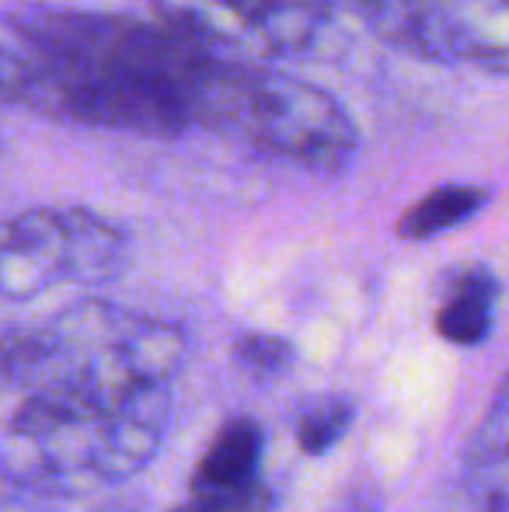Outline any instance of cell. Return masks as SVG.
I'll return each instance as SVG.
<instances>
[{"label": "cell", "instance_id": "1", "mask_svg": "<svg viewBox=\"0 0 509 512\" xmlns=\"http://www.w3.org/2000/svg\"><path fill=\"white\" fill-rule=\"evenodd\" d=\"M14 28L18 102L136 136L217 126L234 60L175 28L116 14H39Z\"/></svg>", "mask_w": 509, "mask_h": 512}, {"label": "cell", "instance_id": "2", "mask_svg": "<svg viewBox=\"0 0 509 512\" xmlns=\"http://www.w3.org/2000/svg\"><path fill=\"white\" fill-rule=\"evenodd\" d=\"M171 405L175 387H147L129 398L25 394L0 425V478L46 499H81L119 485L154 460Z\"/></svg>", "mask_w": 509, "mask_h": 512}, {"label": "cell", "instance_id": "3", "mask_svg": "<svg viewBox=\"0 0 509 512\" xmlns=\"http://www.w3.org/2000/svg\"><path fill=\"white\" fill-rule=\"evenodd\" d=\"M189 338L175 321L109 300H81L28 328L0 331V377L35 391L129 398L175 387Z\"/></svg>", "mask_w": 509, "mask_h": 512}, {"label": "cell", "instance_id": "4", "mask_svg": "<svg viewBox=\"0 0 509 512\" xmlns=\"http://www.w3.org/2000/svg\"><path fill=\"white\" fill-rule=\"evenodd\" d=\"M213 129H234L262 154L318 175L346 171L360 150V129L335 95L238 60L220 95Z\"/></svg>", "mask_w": 509, "mask_h": 512}, {"label": "cell", "instance_id": "5", "mask_svg": "<svg viewBox=\"0 0 509 512\" xmlns=\"http://www.w3.org/2000/svg\"><path fill=\"white\" fill-rule=\"evenodd\" d=\"M129 237L81 206H39L0 220V300H35L63 283L102 286L129 265Z\"/></svg>", "mask_w": 509, "mask_h": 512}, {"label": "cell", "instance_id": "6", "mask_svg": "<svg viewBox=\"0 0 509 512\" xmlns=\"http://www.w3.org/2000/svg\"><path fill=\"white\" fill-rule=\"evenodd\" d=\"M164 25L206 49L248 46L269 56H297L321 39L328 0H154Z\"/></svg>", "mask_w": 509, "mask_h": 512}, {"label": "cell", "instance_id": "7", "mask_svg": "<svg viewBox=\"0 0 509 512\" xmlns=\"http://www.w3.org/2000/svg\"><path fill=\"white\" fill-rule=\"evenodd\" d=\"M262 450L265 432L252 415L227 418L192 471V506L203 512H272L276 495L262 481Z\"/></svg>", "mask_w": 509, "mask_h": 512}, {"label": "cell", "instance_id": "8", "mask_svg": "<svg viewBox=\"0 0 509 512\" xmlns=\"http://www.w3.org/2000/svg\"><path fill=\"white\" fill-rule=\"evenodd\" d=\"M426 60H464L506 77L509 14L506 0H433Z\"/></svg>", "mask_w": 509, "mask_h": 512}, {"label": "cell", "instance_id": "9", "mask_svg": "<svg viewBox=\"0 0 509 512\" xmlns=\"http://www.w3.org/2000/svg\"><path fill=\"white\" fill-rule=\"evenodd\" d=\"M509 398L499 387L492 405L485 408L475 436L464 446V488L478 512L509 509V467H506V432H509Z\"/></svg>", "mask_w": 509, "mask_h": 512}, {"label": "cell", "instance_id": "10", "mask_svg": "<svg viewBox=\"0 0 509 512\" xmlns=\"http://www.w3.org/2000/svg\"><path fill=\"white\" fill-rule=\"evenodd\" d=\"M499 283L485 265L461 269L450 279L443 304L436 310V331L450 345H482L496 324Z\"/></svg>", "mask_w": 509, "mask_h": 512}, {"label": "cell", "instance_id": "11", "mask_svg": "<svg viewBox=\"0 0 509 512\" xmlns=\"http://www.w3.org/2000/svg\"><path fill=\"white\" fill-rule=\"evenodd\" d=\"M485 203H489V189H482V185H440L405 209V216L398 220V237L433 241V237L468 223Z\"/></svg>", "mask_w": 509, "mask_h": 512}, {"label": "cell", "instance_id": "12", "mask_svg": "<svg viewBox=\"0 0 509 512\" xmlns=\"http://www.w3.org/2000/svg\"><path fill=\"white\" fill-rule=\"evenodd\" d=\"M328 4H332V11L339 4L346 11H353L387 46L426 56L429 7H433V0H328Z\"/></svg>", "mask_w": 509, "mask_h": 512}, {"label": "cell", "instance_id": "13", "mask_svg": "<svg viewBox=\"0 0 509 512\" xmlns=\"http://www.w3.org/2000/svg\"><path fill=\"white\" fill-rule=\"evenodd\" d=\"M353 415H356L353 401L342 398V394L314 401L297 422V446L307 457H325V453L349 432Z\"/></svg>", "mask_w": 509, "mask_h": 512}, {"label": "cell", "instance_id": "14", "mask_svg": "<svg viewBox=\"0 0 509 512\" xmlns=\"http://www.w3.org/2000/svg\"><path fill=\"white\" fill-rule=\"evenodd\" d=\"M234 356L245 370L262 373V377H279L290 370L293 363V345L279 335H262V331H248L238 335L234 342Z\"/></svg>", "mask_w": 509, "mask_h": 512}, {"label": "cell", "instance_id": "15", "mask_svg": "<svg viewBox=\"0 0 509 512\" xmlns=\"http://www.w3.org/2000/svg\"><path fill=\"white\" fill-rule=\"evenodd\" d=\"M18 88H21L18 28L0 25V102H18Z\"/></svg>", "mask_w": 509, "mask_h": 512}, {"label": "cell", "instance_id": "16", "mask_svg": "<svg viewBox=\"0 0 509 512\" xmlns=\"http://www.w3.org/2000/svg\"><path fill=\"white\" fill-rule=\"evenodd\" d=\"M328 512H381V499H377L374 485H363V488H353V492L342 495Z\"/></svg>", "mask_w": 509, "mask_h": 512}, {"label": "cell", "instance_id": "17", "mask_svg": "<svg viewBox=\"0 0 509 512\" xmlns=\"http://www.w3.org/2000/svg\"><path fill=\"white\" fill-rule=\"evenodd\" d=\"M98 512H136V509L126 506V502H116V506H105V509H98Z\"/></svg>", "mask_w": 509, "mask_h": 512}, {"label": "cell", "instance_id": "18", "mask_svg": "<svg viewBox=\"0 0 509 512\" xmlns=\"http://www.w3.org/2000/svg\"><path fill=\"white\" fill-rule=\"evenodd\" d=\"M168 512H203V509H196L192 502H185V506H178V509H168Z\"/></svg>", "mask_w": 509, "mask_h": 512}]
</instances>
